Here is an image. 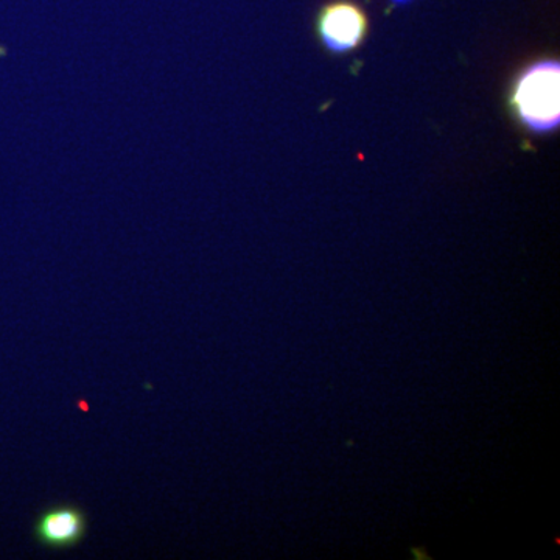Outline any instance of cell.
<instances>
[{
	"instance_id": "obj_2",
	"label": "cell",
	"mask_w": 560,
	"mask_h": 560,
	"mask_svg": "<svg viewBox=\"0 0 560 560\" xmlns=\"http://www.w3.org/2000/svg\"><path fill=\"white\" fill-rule=\"evenodd\" d=\"M366 13L359 3L350 0H335L320 9L316 28L320 43L334 54H349L359 49L366 39Z\"/></svg>"
},
{
	"instance_id": "obj_4",
	"label": "cell",
	"mask_w": 560,
	"mask_h": 560,
	"mask_svg": "<svg viewBox=\"0 0 560 560\" xmlns=\"http://www.w3.org/2000/svg\"><path fill=\"white\" fill-rule=\"evenodd\" d=\"M390 2H394V3H408V2H411V0H390Z\"/></svg>"
},
{
	"instance_id": "obj_1",
	"label": "cell",
	"mask_w": 560,
	"mask_h": 560,
	"mask_svg": "<svg viewBox=\"0 0 560 560\" xmlns=\"http://www.w3.org/2000/svg\"><path fill=\"white\" fill-rule=\"evenodd\" d=\"M559 61L540 60L523 69L515 80L511 105L526 130L547 135L559 128Z\"/></svg>"
},
{
	"instance_id": "obj_3",
	"label": "cell",
	"mask_w": 560,
	"mask_h": 560,
	"mask_svg": "<svg viewBox=\"0 0 560 560\" xmlns=\"http://www.w3.org/2000/svg\"><path fill=\"white\" fill-rule=\"evenodd\" d=\"M88 517L75 504H54L40 512L33 526V536L43 547L68 550L86 536Z\"/></svg>"
}]
</instances>
